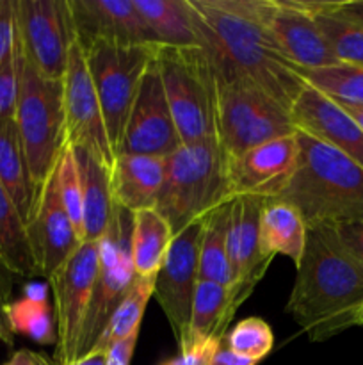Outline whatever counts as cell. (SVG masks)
I'll return each mask as SVG.
<instances>
[{"label": "cell", "instance_id": "32", "mask_svg": "<svg viewBox=\"0 0 363 365\" xmlns=\"http://www.w3.org/2000/svg\"><path fill=\"white\" fill-rule=\"evenodd\" d=\"M153 285H155V278L135 277L130 291L127 292L123 302L120 303L109 327L105 328L95 348L107 349L114 342H120L123 339H128L130 335L139 334L146 307H148L149 299L153 298Z\"/></svg>", "mask_w": 363, "mask_h": 365}, {"label": "cell", "instance_id": "12", "mask_svg": "<svg viewBox=\"0 0 363 365\" xmlns=\"http://www.w3.org/2000/svg\"><path fill=\"white\" fill-rule=\"evenodd\" d=\"M203 228L205 217L173 235L153 285V298L162 309L178 348L185 346L189 339L192 303L199 282V248Z\"/></svg>", "mask_w": 363, "mask_h": 365}, {"label": "cell", "instance_id": "9", "mask_svg": "<svg viewBox=\"0 0 363 365\" xmlns=\"http://www.w3.org/2000/svg\"><path fill=\"white\" fill-rule=\"evenodd\" d=\"M132 223H134V214L116 205L107 232L98 241V274L93 289L88 319L82 331L78 359L98 344L114 312L137 277L132 260Z\"/></svg>", "mask_w": 363, "mask_h": 365}, {"label": "cell", "instance_id": "10", "mask_svg": "<svg viewBox=\"0 0 363 365\" xmlns=\"http://www.w3.org/2000/svg\"><path fill=\"white\" fill-rule=\"evenodd\" d=\"M98 266L100 245L84 241L46 280L53 296L57 328L56 365H66L78 359Z\"/></svg>", "mask_w": 363, "mask_h": 365}, {"label": "cell", "instance_id": "39", "mask_svg": "<svg viewBox=\"0 0 363 365\" xmlns=\"http://www.w3.org/2000/svg\"><path fill=\"white\" fill-rule=\"evenodd\" d=\"M16 41L14 0H0V66L11 56Z\"/></svg>", "mask_w": 363, "mask_h": 365}, {"label": "cell", "instance_id": "37", "mask_svg": "<svg viewBox=\"0 0 363 365\" xmlns=\"http://www.w3.org/2000/svg\"><path fill=\"white\" fill-rule=\"evenodd\" d=\"M221 344H223V341H219V339L194 342L187 348L178 349V355L162 360L157 365H210Z\"/></svg>", "mask_w": 363, "mask_h": 365}, {"label": "cell", "instance_id": "44", "mask_svg": "<svg viewBox=\"0 0 363 365\" xmlns=\"http://www.w3.org/2000/svg\"><path fill=\"white\" fill-rule=\"evenodd\" d=\"M16 278L18 277L9 269V266L0 259V299H2L4 303L11 302V296H13V287Z\"/></svg>", "mask_w": 363, "mask_h": 365}, {"label": "cell", "instance_id": "8", "mask_svg": "<svg viewBox=\"0 0 363 365\" xmlns=\"http://www.w3.org/2000/svg\"><path fill=\"white\" fill-rule=\"evenodd\" d=\"M82 48L102 107L110 146L116 155L141 78L159 45L95 41Z\"/></svg>", "mask_w": 363, "mask_h": 365}, {"label": "cell", "instance_id": "41", "mask_svg": "<svg viewBox=\"0 0 363 365\" xmlns=\"http://www.w3.org/2000/svg\"><path fill=\"white\" fill-rule=\"evenodd\" d=\"M331 11L345 20L358 24L363 27V0H338L331 6Z\"/></svg>", "mask_w": 363, "mask_h": 365}, {"label": "cell", "instance_id": "7", "mask_svg": "<svg viewBox=\"0 0 363 365\" xmlns=\"http://www.w3.org/2000/svg\"><path fill=\"white\" fill-rule=\"evenodd\" d=\"M21 46V45H20ZM18 132L36 187H41L66 146L63 81L46 78L21 52L16 110Z\"/></svg>", "mask_w": 363, "mask_h": 365}, {"label": "cell", "instance_id": "17", "mask_svg": "<svg viewBox=\"0 0 363 365\" xmlns=\"http://www.w3.org/2000/svg\"><path fill=\"white\" fill-rule=\"evenodd\" d=\"M298 130L270 139L228 163L230 198L258 196L273 200L287 187L298 163Z\"/></svg>", "mask_w": 363, "mask_h": 365}, {"label": "cell", "instance_id": "48", "mask_svg": "<svg viewBox=\"0 0 363 365\" xmlns=\"http://www.w3.org/2000/svg\"><path fill=\"white\" fill-rule=\"evenodd\" d=\"M340 107L349 114V116L352 118V120L356 121V125H358V127L363 130V107H359V106H340Z\"/></svg>", "mask_w": 363, "mask_h": 365}, {"label": "cell", "instance_id": "24", "mask_svg": "<svg viewBox=\"0 0 363 365\" xmlns=\"http://www.w3.org/2000/svg\"><path fill=\"white\" fill-rule=\"evenodd\" d=\"M306 227L301 212L290 203L265 200L260 214V250L265 259L285 255L298 266L306 245Z\"/></svg>", "mask_w": 363, "mask_h": 365}, {"label": "cell", "instance_id": "34", "mask_svg": "<svg viewBox=\"0 0 363 365\" xmlns=\"http://www.w3.org/2000/svg\"><path fill=\"white\" fill-rule=\"evenodd\" d=\"M223 346L248 359H265L274 346V335L269 324L260 317H248L226 331Z\"/></svg>", "mask_w": 363, "mask_h": 365}, {"label": "cell", "instance_id": "43", "mask_svg": "<svg viewBox=\"0 0 363 365\" xmlns=\"http://www.w3.org/2000/svg\"><path fill=\"white\" fill-rule=\"evenodd\" d=\"M256 364H258L256 360L238 355V353L231 351V349H228L226 346L223 344H221V348L217 349L212 362H210V365H256Z\"/></svg>", "mask_w": 363, "mask_h": 365}, {"label": "cell", "instance_id": "40", "mask_svg": "<svg viewBox=\"0 0 363 365\" xmlns=\"http://www.w3.org/2000/svg\"><path fill=\"white\" fill-rule=\"evenodd\" d=\"M137 339L139 334H135L109 346L107 348L105 365H132V356H134L135 346H137Z\"/></svg>", "mask_w": 363, "mask_h": 365}, {"label": "cell", "instance_id": "46", "mask_svg": "<svg viewBox=\"0 0 363 365\" xmlns=\"http://www.w3.org/2000/svg\"><path fill=\"white\" fill-rule=\"evenodd\" d=\"M4 305L6 303L0 299V341L4 342L6 346H13L14 344V334L11 331L9 324H7V319H6V312H4Z\"/></svg>", "mask_w": 363, "mask_h": 365}, {"label": "cell", "instance_id": "30", "mask_svg": "<svg viewBox=\"0 0 363 365\" xmlns=\"http://www.w3.org/2000/svg\"><path fill=\"white\" fill-rule=\"evenodd\" d=\"M7 324L14 335H23L41 346L57 344L56 316L46 299L20 298L4 305Z\"/></svg>", "mask_w": 363, "mask_h": 365}, {"label": "cell", "instance_id": "47", "mask_svg": "<svg viewBox=\"0 0 363 365\" xmlns=\"http://www.w3.org/2000/svg\"><path fill=\"white\" fill-rule=\"evenodd\" d=\"M48 285H43V284H28L25 287L23 296L25 298H31V299H46V292H48Z\"/></svg>", "mask_w": 363, "mask_h": 365}, {"label": "cell", "instance_id": "13", "mask_svg": "<svg viewBox=\"0 0 363 365\" xmlns=\"http://www.w3.org/2000/svg\"><path fill=\"white\" fill-rule=\"evenodd\" d=\"M331 6V0H267L265 29L278 52L298 70H317L338 64L315 14Z\"/></svg>", "mask_w": 363, "mask_h": 365}, {"label": "cell", "instance_id": "2", "mask_svg": "<svg viewBox=\"0 0 363 365\" xmlns=\"http://www.w3.org/2000/svg\"><path fill=\"white\" fill-rule=\"evenodd\" d=\"M363 309V266L342 246L333 225L308 228L295 266L287 312L312 342L358 327Z\"/></svg>", "mask_w": 363, "mask_h": 365}, {"label": "cell", "instance_id": "3", "mask_svg": "<svg viewBox=\"0 0 363 365\" xmlns=\"http://www.w3.org/2000/svg\"><path fill=\"white\" fill-rule=\"evenodd\" d=\"M298 145L294 175L273 200L295 207L308 228L363 217V168L306 132Z\"/></svg>", "mask_w": 363, "mask_h": 365}, {"label": "cell", "instance_id": "22", "mask_svg": "<svg viewBox=\"0 0 363 365\" xmlns=\"http://www.w3.org/2000/svg\"><path fill=\"white\" fill-rule=\"evenodd\" d=\"M77 164L78 180L84 203V239L82 242H98L107 232L116 203L110 189V170L103 166L89 150L71 146Z\"/></svg>", "mask_w": 363, "mask_h": 365}, {"label": "cell", "instance_id": "20", "mask_svg": "<svg viewBox=\"0 0 363 365\" xmlns=\"http://www.w3.org/2000/svg\"><path fill=\"white\" fill-rule=\"evenodd\" d=\"M290 113L298 130L327 143L363 168V130L338 103L306 84Z\"/></svg>", "mask_w": 363, "mask_h": 365}, {"label": "cell", "instance_id": "36", "mask_svg": "<svg viewBox=\"0 0 363 365\" xmlns=\"http://www.w3.org/2000/svg\"><path fill=\"white\" fill-rule=\"evenodd\" d=\"M20 61L21 46L16 32V41H14L13 52H11V56L0 66V120H4V118H14L18 100V86H20Z\"/></svg>", "mask_w": 363, "mask_h": 365}, {"label": "cell", "instance_id": "27", "mask_svg": "<svg viewBox=\"0 0 363 365\" xmlns=\"http://www.w3.org/2000/svg\"><path fill=\"white\" fill-rule=\"evenodd\" d=\"M134 2L159 45H198V34L187 0H134Z\"/></svg>", "mask_w": 363, "mask_h": 365}, {"label": "cell", "instance_id": "38", "mask_svg": "<svg viewBox=\"0 0 363 365\" xmlns=\"http://www.w3.org/2000/svg\"><path fill=\"white\" fill-rule=\"evenodd\" d=\"M338 241L363 266V217L333 225Z\"/></svg>", "mask_w": 363, "mask_h": 365}, {"label": "cell", "instance_id": "18", "mask_svg": "<svg viewBox=\"0 0 363 365\" xmlns=\"http://www.w3.org/2000/svg\"><path fill=\"white\" fill-rule=\"evenodd\" d=\"M68 4L80 46L95 41L159 45L134 0H68Z\"/></svg>", "mask_w": 363, "mask_h": 365}, {"label": "cell", "instance_id": "15", "mask_svg": "<svg viewBox=\"0 0 363 365\" xmlns=\"http://www.w3.org/2000/svg\"><path fill=\"white\" fill-rule=\"evenodd\" d=\"M180 145L157 59L153 57L141 78L116 155H155L166 159Z\"/></svg>", "mask_w": 363, "mask_h": 365}, {"label": "cell", "instance_id": "11", "mask_svg": "<svg viewBox=\"0 0 363 365\" xmlns=\"http://www.w3.org/2000/svg\"><path fill=\"white\" fill-rule=\"evenodd\" d=\"M14 18L25 59L39 75L60 81L75 41L68 0H14Z\"/></svg>", "mask_w": 363, "mask_h": 365}, {"label": "cell", "instance_id": "42", "mask_svg": "<svg viewBox=\"0 0 363 365\" xmlns=\"http://www.w3.org/2000/svg\"><path fill=\"white\" fill-rule=\"evenodd\" d=\"M4 365H56L52 360L46 359L41 353H36L32 349H18L11 355V359L7 360Z\"/></svg>", "mask_w": 363, "mask_h": 365}, {"label": "cell", "instance_id": "29", "mask_svg": "<svg viewBox=\"0 0 363 365\" xmlns=\"http://www.w3.org/2000/svg\"><path fill=\"white\" fill-rule=\"evenodd\" d=\"M0 259L16 277H38V267L28 242L27 225L2 184H0Z\"/></svg>", "mask_w": 363, "mask_h": 365}, {"label": "cell", "instance_id": "25", "mask_svg": "<svg viewBox=\"0 0 363 365\" xmlns=\"http://www.w3.org/2000/svg\"><path fill=\"white\" fill-rule=\"evenodd\" d=\"M237 296L230 285H221L210 280H199L196 287L194 303H192L191 327L189 339L184 349L194 342L219 339L223 341L226 335L230 321L238 310Z\"/></svg>", "mask_w": 363, "mask_h": 365}, {"label": "cell", "instance_id": "1", "mask_svg": "<svg viewBox=\"0 0 363 365\" xmlns=\"http://www.w3.org/2000/svg\"><path fill=\"white\" fill-rule=\"evenodd\" d=\"M210 64L241 73L292 109L306 82L265 29L267 0H187Z\"/></svg>", "mask_w": 363, "mask_h": 365}, {"label": "cell", "instance_id": "33", "mask_svg": "<svg viewBox=\"0 0 363 365\" xmlns=\"http://www.w3.org/2000/svg\"><path fill=\"white\" fill-rule=\"evenodd\" d=\"M333 6V0H331ZM331 6L322 13L315 14V21L326 36L331 50L340 63L363 70V27L345 20L331 11Z\"/></svg>", "mask_w": 363, "mask_h": 365}, {"label": "cell", "instance_id": "31", "mask_svg": "<svg viewBox=\"0 0 363 365\" xmlns=\"http://www.w3.org/2000/svg\"><path fill=\"white\" fill-rule=\"evenodd\" d=\"M302 81L338 106L363 107V70L338 63L317 70H299Z\"/></svg>", "mask_w": 363, "mask_h": 365}, {"label": "cell", "instance_id": "23", "mask_svg": "<svg viewBox=\"0 0 363 365\" xmlns=\"http://www.w3.org/2000/svg\"><path fill=\"white\" fill-rule=\"evenodd\" d=\"M0 184L9 192L27 225L38 202L39 189L31 177L27 155L14 118L0 120Z\"/></svg>", "mask_w": 363, "mask_h": 365}, {"label": "cell", "instance_id": "35", "mask_svg": "<svg viewBox=\"0 0 363 365\" xmlns=\"http://www.w3.org/2000/svg\"><path fill=\"white\" fill-rule=\"evenodd\" d=\"M57 180L63 205L66 209L68 217L73 223L78 239H84V203H82V189L78 180L77 164H75L73 150L70 145L64 146L63 153L57 163Z\"/></svg>", "mask_w": 363, "mask_h": 365}, {"label": "cell", "instance_id": "45", "mask_svg": "<svg viewBox=\"0 0 363 365\" xmlns=\"http://www.w3.org/2000/svg\"><path fill=\"white\" fill-rule=\"evenodd\" d=\"M105 356H107V349L93 348L91 351L85 353L84 356H80V359L73 360V362L66 365H105Z\"/></svg>", "mask_w": 363, "mask_h": 365}, {"label": "cell", "instance_id": "26", "mask_svg": "<svg viewBox=\"0 0 363 365\" xmlns=\"http://www.w3.org/2000/svg\"><path fill=\"white\" fill-rule=\"evenodd\" d=\"M173 241L169 223L157 209L134 212L132 223V260L135 274L155 278Z\"/></svg>", "mask_w": 363, "mask_h": 365}, {"label": "cell", "instance_id": "49", "mask_svg": "<svg viewBox=\"0 0 363 365\" xmlns=\"http://www.w3.org/2000/svg\"><path fill=\"white\" fill-rule=\"evenodd\" d=\"M358 327H363V309H362V312H359V317H358Z\"/></svg>", "mask_w": 363, "mask_h": 365}, {"label": "cell", "instance_id": "19", "mask_svg": "<svg viewBox=\"0 0 363 365\" xmlns=\"http://www.w3.org/2000/svg\"><path fill=\"white\" fill-rule=\"evenodd\" d=\"M265 200L258 196H238L231 202L228 255H230L233 284L238 305L249 298L269 269L273 260L265 259L260 250V214Z\"/></svg>", "mask_w": 363, "mask_h": 365}, {"label": "cell", "instance_id": "6", "mask_svg": "<svg viewBox=\"0 0 363 365\" xmlns=\"http://www.w3.org/2000/svg\"><path fill=\"white\" fill-rule=\"evenodd\" d=\"M155 59L182 145L216 135V81L205 50L159 45Z\"/></svg>", "mask_w": 363, "mask_h": 365}, {"label": "cell", "instance_id": "14", "mask_svg": "<svg viewBox=\"0 0 363 365\" xmlns=\"http://www.w3.org/2000/svg\"><path fill=\"white\" fill-rule=\"evenodd\" d=\"M63 100L66 116V145L89 150L105 168H112L114 155L103 121L98 95L89 73L80 43H71L63 75Z\"/></svg>", "mask_w": 363, "mask_h": 365}, {"label": "cell", "instance_id": "5", "mask_svg": "<svg viewBox=\"0 0 363 365\" xmlns=\"http://www.w3.org/2000/svg\"><path fill=\"white\" fill-rule=\"evenodd\" d=\"M212 73L216 81V139L228 163L262 143L298 130L290 109L258 84L230 70L212 66Z\"/></svg>", "mask_w": 363, "mask_h": 365}, {"label": "cell", "instance_id": "21", "mask_svg": "<svg viewBox=\"0 0 363 365\" xmlns=\"http://www.w3.org/2000/svg\"><path fill=\"white\" fill-rule=\"evenodd\" d=\"M166 173V159L155 155H116L110 168L114 203L128 212L155 209Z\"/></svg>", "mask_w": 363, "mask_h": 365}, {"label": "cell", "instance_id": "28", "mask_svg": "<svg viewBox=\"0 0 363 365\" xmlns=\"http://www.w3.org/2000/svg\"><path fill=\"white\" fill-rule=\"evenodd\" d=\"M231 202L217 207L205 217L201 248H199V280H210L221 285L233 284V273L228 255Z\"/></svg>", "mask_w": 363, "mask_h": 365}, {"label": "cell", "instance_id": "4", "mask_svg": "<svg viewBox=\"0 0 363 365\" xmlns=\"http://www.w3.org/2000/svg\"><path fill=\"white\" fill-rule=\"evenodd\" d=\"M226 202H231L228 159L216 135L185 143L166 157L162 191L155 209L169 223L173 235Z\"/></svg>", "mask_w": 363, "mask_h": 365}, {"label": "cell", "instance_id": "16", "mask_svg": "<svg viewBox=\"0 0 363 365\" xmlns=\"http://www.w3.org/2000/svg\"><path fill=\"white\" fill-rule=\"evenodd\" d=\"M27 235L38 274L46 280L80 246L82 241L60 200L57 166L39 187L38 202L27 223Z\"/></svg>", "mask_w": 363, "mask_h": 365}]
</instances>
